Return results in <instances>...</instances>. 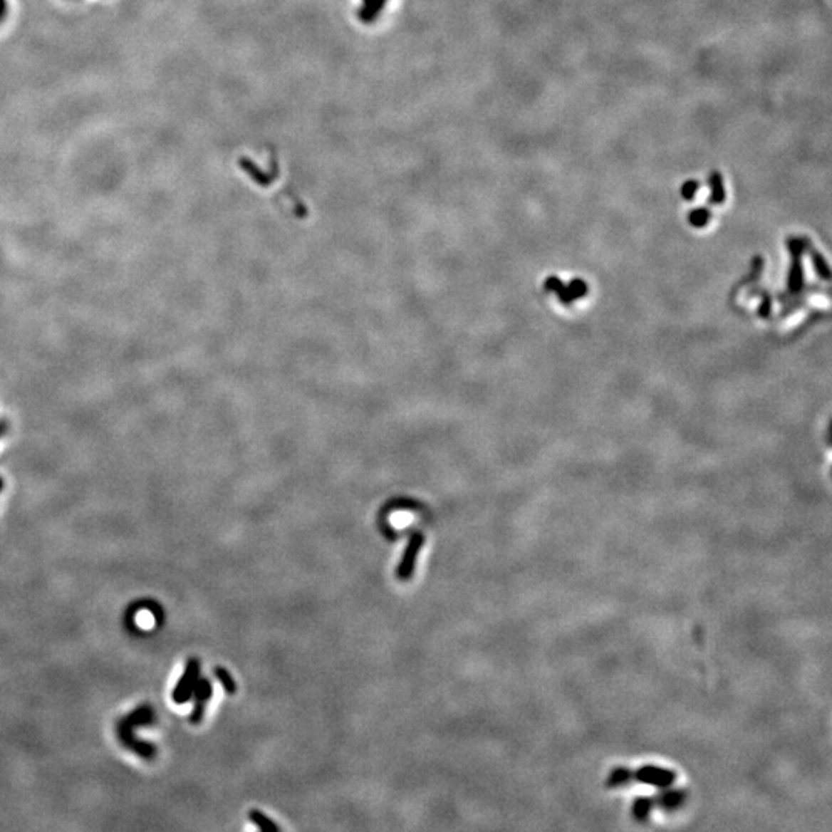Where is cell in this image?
I'll list each match as a JSON object with an SVG mask.
<instances>
[{"instance_id": "obj_1", "label": "cell", "mask_w": 832, "mask_h": 832, "mask_svg": "<svg viewBox=\"0 0 832 832\" xmlns=\"http://www.w3.org/2000/svg\"><path fill=\"white\" fill-rule=\"evenodd\" d=\"M201 678V663L197 658H190L187 663V667L184 670V675L179 680L175 691H173V700L175 703L177 704H184L187 702H190L193 698V692H194V687L199 682Z\"/></svg>"}, {"instance_id": "obj_2", "label": "cell", "mask_w": 832, "mask_h": 832, "mask_svg": "<svg viewBox=\"0 0 832 832\" xmlns=\"http://www.w3.org/2000/svg\"><path fill=\"white\" fill-rule=\"evenodd\" d=\"M424 544V536L422 534H413L409 540L407 547H405L404 555L401 558V561L396 567V578L400 581H407L413 576V572L416 569V560H418V555L421 552V547Z\"/></svg>"}, {"instance_id": "obj_3", "label": "cell", "mask_w": 832, "mask_h": 832, "mask_svg": "<svg viewBox=\"0 0 832 832\" xmlns=\"http://www.w3.org/2000/svg\"><path fill=\"white\" fill-rule=\"evenodd\" d=\"M633 779L645 784H650V786L667 788L674 783L675 774L669 769L658 768V766H645V768L633 774Z\"/></svg>"}, {"instance_id": "obj_4", "label": "cell", "mask_w": 832, "mask_h": 832, "mask_svg": "<svg viewBox=\"0 0 832 832\" xmlns=\"http://www.w3.org/2000/svg\"><path fill=\"white\" fill-rule=\"evenodd\" d=\"M212 695H213V687H212L210 680L199 678V682H197V685L194 687V692H193L194 709L190 714V722L193 724H199L204 720L205 709H207L208 702H210Z\"/></svg>"}, {"instance_id": "obj_5", "label": "cell", "mask_w": 832, "mask_h": 832, "mask_svg": "<svg viewBox=\"0 0 832 832\" xmlns=\"http://www.w3.org/2000/svg\"><path fill=\"white\" fill-rule=\"evenodd\" d=\"M588 291H589L588 284H586L583 279L576 278L569 284V286H564L563 284L561 288L558 290L555 295L558 296V299H560V302H563L564 306H569V304H572L573 301L588 295Z\"/></svg>"}, {"instance_id": "obj_6", "label": "cell", "mask_w": 832, "mask_h": 832, "mask_svg": "<svg viewBox=\"0 0 832 832\" xmlns=\"http://www.w3.org/2000/svg\"><path fill=\"white\" fill-rule=\"evenodd\" d=\"M707 182L712 188V194H711V197H709V204H712V205L723 204L726 199L723 176L718 172H712L711 176H709V179H707Z\"/></svg>"}, {"instance_id": "obj_7", "label": "cell", "mask_w": 832, "mask_h": 832, "mask_svg": "<svg viewBox=\"0 0 832 832\" xmlns=\"http://www.w3.org/2000/svg\"><path fill=\"white\" fill-rule=\"evenodd\" d=\"M249 820L262 832H279L281 828L273 821L269 816L264 814L259 809H251L249 812Z\"/></svg>"}, {"instance_id": "obj_8", "label": "cell", "mask_w": 832, "mask_h": 832, "mask_svg": "<svg viewBox=\"0 0 832 832\" xmlns=\"http://www.w3.org/2000/svg\"><path fill=\"white\" fill-rule=\"evenodd\" d=\"M213 672H214L216 678L219 680V683L222 685L224 691H225L227 694H230V695L236 694V689H238V686H236L234 678L232 677V674L229 672V670L224 669V667H221V666H217V667H214Z\"/></svg>"}, {"instance_id": "obj_9", "label": "cell", "mask_w": 832, "mask_h": 832, "mask_svg": "<svg viewBox=\"0 0 832 832\" xmlns=\"http://www.w3.org/2000/svg\"><path fill=\"white\" fill-rule=\"evenodd\" d=\"M711 210H707V208H695V210L689 213V224L695 227V229H703L711 221Z\"/></svg>"}, {"instance_id": "obj_10", "label": "cell", "mask_w": 832, "mask_h": 832, "mask_svg": "<svg viewBox=\"0 0 832 832\" xmlns=\"http://www.w3.org/2000/svg\"><path fill=\"white\" fill-rule=\"evenodd\" d=\"M682 801H683V794L680 792V791H666L663 794V796H661V799H660L661 806L667 808V809H672V808L680 806V805H682Z\"/></svg>"}, {"instance_id": "obj_11", "label": "cell", "mask_w": 832, "mask_h": 832, "mask_svg": "<svg viewBox=\"0 0 832 832\" xmlns=\"http://www.w3.org/2000/svg\"><path fill=\"white\" fill-rule=\"evenodd\" d=\"M811 256H812V262H814V267H816V271L818 273V276L821 279L828 281L831 278V271H829L828 262L825 261V258L821 256V254L818 251H816V250L811 251Z\"/></svg>"}, {"instance_id": "obj_12", "label": "cell", "mask_w": 832, "mask_h": 832, "mask_svg": "<svg viewBox=\"0 0 832 832\" xmlns=\"http://www.w3.org/2000/svg\"><path fill=\"white\" fill-rule=\"evenodd\" d=\"M632 777L633 774L629 769H615L610 774L609 784L610 786H621V784H626Z\"/></svg>"}, {"instance_id": "obj_13", "label": "cell", "mask_w": 832, "mask_h": 832, "mask_svg": "<svg viewBox=\"0 0 832 832\" xmlns=\"http://www.w3.org/2000/svg\"><path fill=\"white\" fill-rule=\"evenodd\" d=\"M652 809V801L650 800H638L635 805H633V816L637 818H646L649 816V812Z\"/></svg>"}, {"instance_id": "obj_14", "label": "cell", "mask_w": 832, "mask_h": 832, "mask_svg": "<svg viewBox=\"0 0 832 832\" xmlns=\"http://www.w3.org/2000/svg\"><path fill=\"white\" fill-rule=\"evenodd\" d=\"M698 188H700V184L697 181H694V179H691V181H686L682 185V196L687 201H692L694 196L697 194Z\"/></svg>"}, {"instance_id": "obj_15", "label": "cell", "mask_w": 832, "mask_h": 832, "mask_svg": "<svg viewBox=\"0 0 832 832\" xmlns=\"http://www.w3.org/2000/svg\"><path fill=\"white\" fill-rule=\"evenodd\" d=\"M771 308H772L771 296L768 295V293H763V304L759 307V315L761 318H768L771 313Z\"/></svg>"}, {"instance_id": "obj_16", "label": "cell", "mask_w": 832, "mask_h": 832, "mask_svg": "<svg viewBox=\"0 0 832 832\" xmlns=\"http://www.w3.org/2000/svg\"><path fill=\"white\" fill-rule=\"evenodd\" d=\"M8 13V0H0V22L4 21Z\"/></svg>"}]
</instances>
